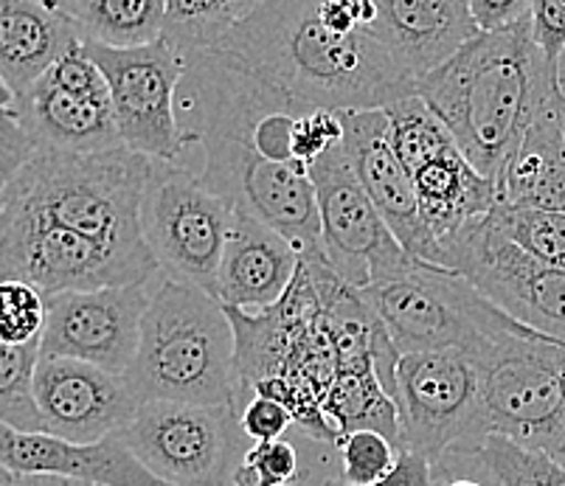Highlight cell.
Segmentation results:
<instances>
[{
	"label": "cell",
	"mask_w": 565,
	"mask_h": 486,
	"mask_svg": "<svg viewBox=\"0 0 565 486\" xmlns=\"http://www.w3.org/2000/svg\"><path fill=\"white\" fill-rule=\"evenodd\" d=\"M214 51L318 110H383L416 94L372 34L330 32L316 0H262Z\"/></svg>",
	"instance_id": "cell-1"
},
{
	"label": "cell",
	"mask_w": 565,
	"mask_h": 486,
	"mask_svg": "<svg viewBox=\"0 0 565 486\" xmlns=\"http://www.w3.org/2000/svg\"><path fill=\"white\" fill-rule=\"evenodd\" d=\"M14 116L40 150L96 155L125 147L113 119L110 96L68 94L40 79L32 90L18 96Z\"/></svg>",
	"instance_id": "cell-21"
},
{
	"label": "cell",
	"mask_w": 565,
	"mask_h": 486,
	"mask_svg": "<svg viewBox=\"0 0 565 486\" xmlns=\"http://www.w3.org/2000/svg\"><path fill=\"white\" fill-rule=\"evenodd\" d=\"M416 197L428 231L441 245L498 206V186L472 166L459 147L414 172Z\"/></svg>",
	"instance_id": "cell-23"
},
{
	"label": "cell",
	"mask_w": 565,
	"mask_h": 486,
	"mask_svg": "<svg viewBox=\"0 0 565 486\" xmlns=\"http://www.w3.org/2000/svg\"><path fill=\"white\" fill-rule=\"evenodd\" d=\"M49 306L45 295L23 281H0V343L29 346L43 341Z\"/></svg>",
	"instance_id": "cell-32"
},
{
	"label": "cell",
	"mask_w": 565,
	"mask_h": 486,
	"mask_svg": "<svg viewBox=\"0 0 565 486\" xmlns=\"http://www.w3.org/2000/svg\"><path fill=\"white\" fill-rule=\"evenodd\" d=\"M307 480H310V475L305 473V475H301L299 480H292V484H287V486H307ZM234 486H250V484H248V480L243 478V475L236 473V478H234Z\"/></svg>",
	"instance_id": "cell-45"
},
{
	"label": "cell",
	"mask_w": 565,
	"mask_h": 486,
	"mask_svg": "<svg viewBox=\"0 0 565 486\" xmlns=\"http://www.w3.org/2000/svg\"><path fill=\"white\" fill-rule=\"evenodd\" d=\"M383 110L385 119H388V141H392L399 161L411 169V175L434 158L456 150V141L445 121L416 94L394 101Z\"/></svg>",
	"instance_id": "cell-27"
},
{
	"label": "cell",
	"mask_w": 565,
	"mask_h": 486,
	"mask_svg": "<svg viewBox=\"0 0 565 486\" xmlns=\"http://www.w3.org/2000/svg\"><path fill=\"white\" fill-rule=\"evenodd\" d=\"M0 486H68V480L54 478V475H12Z\"/></svg>",
	"instance_id": "cell-41"
},
{
	"label": "cell",
	"mask_w": 565,
	"mask_h": 486,
	"mask_svg": "<svg viewBox=\"0 0 565 486\" xmlns=\"http://www.w3.org/2000/svg\"><path fill=\"white\" fill-rule=\"evenodd\" d=\"M43 79L49 82V85H54V88L68 90V94L110 96L105 76H102V71L96 68L94 60L85 54L82 45L71 48L63 60H56Z\"/></svg>",
	"instance_id": "cell-34"
},
{
	"label": "cell",
	"mask_w": 565,
	"mask_h": 486,
	"mask_svg": "<svg viewBox=\"0 0 565 486\" xmlns=\"http://www.w3.org/2000/svg\"><path fill=\"white\" fill-rule=\"evenodd\" d=\"M366 32L414 85L481 34L470 0H377V18Z\"/></svg>",
	"instance_id": "cell-18"
},
{
	"label": "cell",
	"mask_w": 565,
	"mask_h": 486,
	"mask_svg": "<svg viewBox=\"0 0 565 486\" xmlns=\"http://www.w3.org/2000/svg\"><path fill=\"white\" fill-rule=\"evenodd\" d=\"M479 467L492 486H565V464L546 453L518 447L503 436H490L470 462H450L441 467Z\"/></svg>",
	"instance_id": "cell-28"
},
{
	"label": "cell",
	"mask_w": 565,
	"mask_h": 486,
	"mask_svg": "<svg viewBox=\"0 0 565 486\" xmlns=\"http://www.w3.org/2000/svg\"><path fill=\"white\" fill-rule=\"evenodd\" d=\"M34 393L43 433L71 444H99L116 436L141 408L125 377L65 357H40Z\"/></svg>",
	"instance_id": "cell-17"
},
{
	"label": "cell",
	"mask_w": 565,
	"mask_h": 486,
	"mask_svg": "<svg viewBox=\"0 0 565 486\" xmlns=\"http://www.w3.org/2000/svg\"><path fill=\"white\" fill-rule=\"evenodd\" d=\"M161 281L163 273L158 270L125 288L45 299L49 321L40 341V357L82 360L105 368L110 375L127 377L141 343L143 315Z\"/></svg>",
	"instance_id": "cell-15"
},
{
	"label": "cell",
	"mask_w": 565,
	"mask_h": 486,
	"mask_svg": "<svg viewBox=\"0 0 565 486\" xmlns=\"http://www.w3.org/2000/svg\"><path fill=\"white\" fill-rule=\"evenodd\" d=\"M532 37L548 71L559 74L565 54V0H532Z\"/></svg>",
	"instance_id": "cell-36"
},
{
	"label": "cell",
	"mask_w": 565,
	"mask_h": 486,
	"mask_svg": "<svg viewBox=\"0 0 565 486\" xmlns=\"http://www.w3.org/2000/svg\"><path fill=\"white\" fill-rule=\"evenodd\" d=\"M7 186L9 183L0 177V223H3V212H7Z\"/></svg>",
	"instance_id": "cell-46"
},
{
	"label": "cell",
	"mask_w": 565,
	"mask_h": 486,
	"mask_svg": "<svg viewBox=\"0 0 565 486\" xmlns=\"http://www.w3.org/2000/svg\"><path fill=\"white\" fill-rule=\"evenodd\" d=\"M110 90L113 119L125 150L150 161H178L186 141L174 116V96L186 71V56L167 40L132 51L85 45Z\"/></svg>",
	"instance_id": "cell-11"
},
{
	"label": "cell",
	"mask_w": 565,
	"mask_h": 486,
	"mask_svg": "<svg viewBox=\"0 0 565 486\" xmlns=\"http://www.w3.org/2000/svg\"><path fill=\"white\" fill-rule=\"evenodd\" d=\"M436 486H490L470 475H436Z\"/></svg>",
	"instance_id": "cell-43"
},
{
	"label": "cell",
	"mask_w": 565,
	"mask_h": 486,
	"mask_svg": "<svg viewBox=\"0 0 565 486\" xmlns=\"http://www.w3.org/2000/svg\"><path fill=\"white\" fill-rule=\"evenodd\" d=\"M399 444L377 431H354L338 439V480L347 486H372L397 467Z\"/></svg>",
	"instance_id": "cell-31"
},
{
	"label": "cell",
	"mask_w": 565,
	"mask_h": 486,
	"mask_svg": "<svg viewBox=\"0 0 565 486\" xmlns=\"http://www.w3.org/2000/svg\"><path fill=\"white\" fill-rule=\"evenodd\" d=\"M492 436L557 455L565 444V346L548 337H510L476 360Z\"/></svg>",
	"instance_id": "cell-9"
},
{
	"label": "cell",
	"mask_w": 565,
	"mask_h": 486,
	"mask_svg": "<svg viewBox=\"0 0 565 486\" xmlns=\"http://www.w3.org/2000/svg\"><path fill=\"white\" fill-rule=\"evenodd\" d=\"M343 150L352 163L354 177L374 203L388 231L394 234L403 250L419 262L439 264L441 250L434 234L425 225L416 197L414 175L399 161L388 141V119L385 110L341 112Z\"/></svg>",
	"instance_id": "cell-16"
},
{
	"label": "cell",
	"mask_w": 565,
	"mask_h": 486,
	"mask_svg": "<svg viewBox=\"0 0 565 486\" xmlns=\"http://www.w3.org/2000/svg\"><path fill=\"white\" fill-rule=\"evenodd\" d=\"M554 112H557V125H559V138H563V150H565V90L554 99Z\"/></svg>",
	"instance_id": "cell-44"
},
{
	"label": "cell",
	"mask_w": 565,
	"mask_h": 486,
	"mask_svg": "<svg viewBox=\"0 0 565 486\" xmlns=\"http://www.w3.org/2000/svg\"><path fill=\"white\" fill-rule=\"evenodd\" d=\"M40 343L3 346L0 343V424L20 433H43V417L34 393Z\"/></svg>",
	"instance_id": "cell-29"
},
{
	"label": "cell",
	"mask_w": 565,
	"mask_h": 486,
	"mask_svg": "<svg viewBox=\"0 0 565 486\" xmlns=\"http://www.w3.org/2000/svg\"><path fill=\"white\" fill-rule=\"evenodd\" d=\"M487 223L541 264L565 270V214L495 206V212L487 214Z\"/></svg>",
	"instance_id": "cell-30"
},
{
	"label": "cell",
	"mask_w": 565,
	"mask_h": 486,
	"mask_svg": "<svg viewBox=\"0 0 565 486\" xmlns=\"http://www.w3.org/2000/svg\"><path fill=\"white\" fill-rule=\"evenodd\" d=\"M363 299L383 321L399 355L461 352L481 360L510 337H537L461 273L419 259L369 284Z\"/></svg>",
	"instance_id": "cell-5"
},
{
	"label": "cell",
	"mask_w": 565,
	"mask_h": 486,
	"mask_svg": "<svg viewBox=\"0 0 565 486\" xmlns=\"http://www.w3.org/2000/svg\"><path fill=\"white\" fill-rule=\"evenodd\" d=\"M310 181L321 223V253L347 284L366 290L414 262L354 177L343 141L312 163Z\"/></svg>",
	"instance_id": "cell-13"
},
{
	"label": "cell",
	"mask_w": 565,
	"mask_h": 486,
	"mask_svg": "<svg viewBox=\"0 0 565 486\" xmlns=\"http://www.w3.org/2000/svg\"><path fill=\"white\" fill-rule=\"evenodd\" d=\"M441 268L461 273L498 310L565 346V270L523 253L487 217L441 245Z\"/></svg>",
	"instance_id": "cell-10"
},
{
	"label": "cell",
	"mask_w": 565,
	"mask_h": 486,
	"mask_svg": "<svg viewBox=\"0 0 565 486\" xmlns=\"http://www.w3.org/2000/svg\"><path fill=\"white\" fill-rule=\"evenodd\" d=\"M234 206L205 186L183 158L152 161L141 197L143 245L167 279L217 299V276Z\"/></svg>",
	"instance_id": "cell-6"
},
{
	"label": "cell",
	"mask_w": 565,
	"mask_h": 486,
	"mask_svg": "<svg viewBox=\"0 0 565 486\" xmlns=\"http://www.w3.org/2000/svg\"><path fill=\"white\" fill-rule=\"evenodd\" d=\"M158 273L118 259L82 234L32 214L3 212L0 223V281H23L54 299L65 293H94L125 288Z\"/></svg>",
	"instance_id": "cell-12"
},
{
	"label": "cell",
	"mask_w": 565,
	"mask_h": 486,
	"mask_svg": "<svg viewBox=\"0 0 565 486\" xmlns=\"http://www.w3.org/2000/svg\"><path fill=\"white\" fill-rule=\"evenodd\" d=\"M76 45L79 34L56 3L0 0V76L14 96L32 90Z\"/></svg>",
	"instance_id": "cell-22"
},
{
	"label": "cell",
	"mask_w": 565,
	"mask_h": 486,
	"mask_svg": "<svg viewBox=\"0 0 565 486\" xmlns=\"http://www.w3.org/2000/svg\"><path fill=\"white\" fill-rule=\"evenodd\" d=\"M563 88L532 37V18L479 34L450 63L416 82V96L445 121L461 155L501 188L543 101Z\"/></svg>",
	"instance_id": "cell-2"
},
{
	"label": "cell",
	"mask_w": 565,
	"mask_h": 486,
	"mask_svg": "<svg viewBox=\"0 0 565 486\" xmlns=\"http://www.w3.org/2000/svg\"><path fill=\"white\" fill-rule=\"evenodd\" d=\"M234 357L228 310L203 290L163 276L143 315L141 343L125 380L138 406L234 408Z\"/></svg>",
	"instance_id": "cell-4"
},
{
	"label": "cell",
	"mask_w": 565,
	"mask_h": 486,
	"mask_svg": "<svg viewBox=\"0 0 565 486\" xmlns=\"http://www.w3.org/2000/svg\"><path fill=\"white\" fill-rule=\"evenodd\" d=\"M121 439L138 462L169 486H234L254 444L234 408L147 402Z\"/></svg>",
	"instance_id": "cell-8"
},
{
	"label": "cell",
	"mask_w": 565,
	"mask_h": 486,
	"mask_svg": "<svg viewBox=\"0 0 565 486\" xmlns=\"http://www.w3.org/2000/svg\"><path fill=\"white\" fill-rule=\"evenodd\" d=\"M262 0H167L161 40L183 56L214 51Z\"/></svg>",
	"instance_id": "cell-26"
},
{
	"label": "cell",
	"mask_w": 565,
	"mask_h": 486,
	"mask_svg": "<svg viewBox=\"0 0 565 486\" xmlns=\"http://www.w3.org/2000/svg\"><path fill=\"white\" fill-rule=\"evenodd\" d=\"M470 12L481 34H501L532 18V0H470Z\"/></svg>",
	"instance_id": "cell-39"
},
{
	"label": "cell",
	"mask_w": 565,
	"mask_h": 486,
	"mask_svg": "<svg viewBox=\"0 0 565 486\" xmlns=\"http://www.w3.org/2000/svg\"><path fill=\"white\" fill-rule=\"evenodd\" d=\"M14 107H18V96L9 88V82L0 76V116H14Z\"/></svg>",
	"instance_id": "cell-42"
},
{
	"label": "cell",
	"mask_w": 565,
	"mask_h": 486,
	"mask_svg": "<svg viewBox=\"0 0 565 486\" xmlns=\"http://www.w3.org/2000/svg\"><path fill=\"white\" fill-rule=\"evenodd\" d=\"M38 141H34L18 116H0V177L14 181L20 169L38 155Z\"/></svg>",
	"instance_id": "cell-38"
},
{
	"label": "cell",
	"mask_w": 565,
	"mask_h": 486,
	"mask_svg": "<svg viewBox=\"0 0 565 486\" xmlns=\"http://www.w3.org/2000/svg\"><path fill=\"white\" fill-rule=\"evenodd\" d=\"M554 458H557V462H559V464H565V444H563V450H559V453H557V455H554Z\"/></svg>",
	"instance_id": "cell-49"
},
{
	"label": "cell",
	"mask_w": 565,
	"mask_h": 486,
	"mask_svg": "<svg viewBox=\"0 0 565 486\" xmlns=\"http://www.w3.org/2000/svg\"><path fill=\"white\" fill-rule=\"evenodd\" d=\"M318 18L335 34L366 32L377 18V0H316Z\"/></svg>",
	"instance_id": "cell-37"
},
{
	"label": "cell",
	"mask_w": 565,
	"mask_h": 486,
	"mask_svg": "<svg viewBox=\"0 0 565 486\" xmlns=\"http://www.w3.org/2000/svg\"><path fill=\"white\" fill-rule=\"evenodd\" d=\"M0 467L12 475H54L99 486H169L138 462L121 433L99 444H71L0 424Z\"/></svg>",
	"instance_id": "cell-19"
},
{
	"label": "cell",
	"mask_w": 565,
	"mask_h": 486,
	"mask_svg": "<svg viewBox=\"0 0 565 486\" xmlns=\"http://www.w3.org/2000/svg\"><path fill=\"white\" fill-rule=\"evenodd\" d=\"M399 447L441 467L470 462L492 436L476 360L461 352L403 355L397 366Z\"/></svg>",
	"instance_id": "cell-7"
},
{
	"label": "cell",
	"mask_w": 565,
	"mask_h": 486,
	"mask_svg": "<svg viewBox=\"0 0 565 486\" xmlns=\"http://www.w3.org/2000/svg\"><path fill=\"white\" fill-rule=\"evenodd\" d=\"M68 486H99V484H85V480H68Z\"/></svg>",
	"instance_id": "cell-48"
},
{
	"label": "cell",
	"mask_w": 565,
	"mask_h": 486,
	"mask_svg": "<svg viewBox=\"0 0 565 486\" xmlns=\"http://www.w3.org/2000/svg\"><path fill=\"white\" fill-rule=\"evenodd\" d=\"M250 486H287L305 475L301 455L296 444L279 439V442L254 444L245 453L243 467L236 469Z\"/></svg>",
	"instance_id": "cell-33"
},
{
	"label": "cell",
	"mask_w": 565,
	"mask_h": 486,
	"mask_svg": "<svg viewBox=\"0 0 565 486\" xmlns=\"http://www.w3.org/2000/svg\"><path fill=\"white\" fill-rule=\"evenodd\" d=\"M9 478H12V473H9V469H3V467H0V484H7Z\"/></svg>",
	"instance_id": "cell-47"
},
{
	"label": "cell",
	"mask_w": 565,
	"mask_h": 486,
	"mask_svg": "<svg viewBox=\"0 0 565 486\" xmlns=\"http://www.w3.org/2000/svg\"><path fill=\"white\" fill-rule=\"evenodd\" d=\"M243 433L250 439V444L279 442L287 431L296 428V417L285 402L274 397H254L239 413Z\"/></svg>",
	"instance_id": "cell-35"
},
{
	"label": "cell",
	"mask_w": 565,
	"mask_h": 486,
	"mask_svg": "<svg viewBox=\"0 0 565 486\" xmlns=\"http://www.w3.org/2000/svg\"><path fill=\"white\" fill-rule=\"evenodd\" d=\"M323 417L335 428L338 436L377 431L399 444L397 402L388 397L372 363L338 371L330 393L323 399Z\"/></svg>",
	"instance_id": "cell-25"
},
{
	"label": "cell",
	"mask_w": 565,
	"mask_h": 486,
	"mask_svg": "<svg viewBox=\"0 0 565 486\" xmlns=\"http://www.w3.org/2000/svg\"><path fill=\"white\" fill-rule=\"evenodd\" d=\"M150 163V158L125 147L96 155L38 150L9 181L7 212L63 225L118 259L158 270L141 234V197Z\"/></svg>",
	"instance_id": "cell-3"
},
{
	"label": "cell",
	"mask_w": 565,
	"mask_h": 486,
	"mask_svg": "<svg viewBox=\"0 0 565 486\" xmlns=\"http://www.w3.org/2000/svg\"><path fill=\"white\" fill-rule=\"evenodd\" d=\"M321 486H347L338 478H327ZM372 486H436V469L428 464L423 455L411 453V450H399L397 467L385 475L383 480Z\"/></svg>",
	"instance_id": "cell-40"
},
{
	"label": "cell",
	"mask_w": 565,
	"mask_h": 486,
	"mask_svg": "<svg viewBox=\"0 0 565 486\" xmlns=\"http://www.w3.org/2000/svg\"><path fill=\"white\" fill-rule=\"evenodd\" d=\"M200 177L234 208L254 214L299 250L301 259H323L321 223L310 175L285 163H270L231 141H203ZM327 262V259H323Z\"/></svg>",
	"instance_id": "cell-14"
},
{
	"label": "cell",
	"mask_w": 565,
	"mask_h": 486,
	"mask_svg": "<svg viewBox=\"0 0 565 486\" xmlns=\"http://www.w3.org/2000/svg\"><path fill=\"white\" fill-rule=\"evenodd\" d=\"M85 45L132 51L161 40L167 0H56Z\"/></svg>",
	"instance_id": "cell-24"
},
{
	"label": "cell",
	"mask_w": 565,
	"mask_h": 486,
	"mask_svg": "<svg viewBox=\"0 0 565 486\" xmlns=\"http://www.w3.org/2000/svg\"><path fill=\"white\" fill-rule=\"evenodd\" d=\"M299 268V250L281 234L259 223L254 214L234 208L217 276V301L225 310H270L292 288Z\"/></svg>",
	"instance_id": "cell-20"
}]
</instances>
